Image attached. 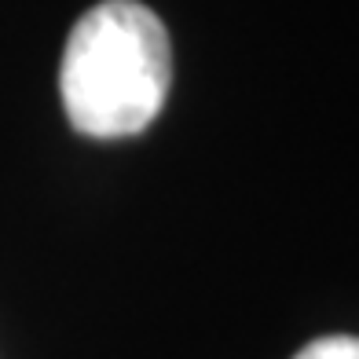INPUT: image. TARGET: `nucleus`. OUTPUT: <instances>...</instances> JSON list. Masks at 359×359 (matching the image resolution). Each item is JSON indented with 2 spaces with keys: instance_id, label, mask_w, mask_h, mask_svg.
Segmentation results:
<instances>
[{
  "instance_id": "1",
  "label": "nucleus",
  "mask_w": 359,
  "mask_h": 359,
  "mask_svg": "<svg viewBox=\"0 0 359 359\" xmlns=\"http://www.w3.org/2000/svg\"><path fill=\"white\" fill-rule=\"evenodd\" d=\"M172 48L161 19L140 0H103L74 22L59 92L74 133L125 140L151 125L169 95Z\"/></svg>"
},
{
  "instance_id": "2",
  "label": "nucleus",
  "mask_w": 359,
  "mask_h": 359,
  "mask_svg": "<svg viewBox=\"0 0 359 359\" xmlns=\"http://www.w3.org/2000/svg\"><path fill=\"white\" fill-rule=\"evenodd\" d=\"M293 359H359V337H348V334L319 337L312 345H304Z\"/></svg>"
}]
</instances>
